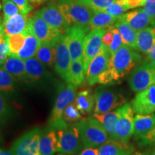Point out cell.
<instances>
[{
	"label": "cell",
	"instance_id": "obj_1",
	"mask_svg": "<svg viewBox=\"0 0 155 155\" xmlns=\"http://www.w3.org/2000/svg\"><path fill=\"white\" fill-rule=\"evenodd\" d=\"M141 61L140 54L124 44L110 58L108 70L114 83L129 74Z\"/></svg>",
	"mask_w": 155,
	"mask_h": 155
},
{
	"label": "cell",
	"instance_id": "obj_2",
	"mask_svg": "<svg viewBox=\"0 0 155 155\" xmlns=\"http://www.w3.org/2000/svg\"><path fill=\"white\" fill-rule=\"evenodd\" d=\"M71 26L88 28L94 10L81 0H58L55 5Z\"/></svg>",
	"mask_w": 155,
	"mask_h": 155
},
{
	"label": "cell",
	"instance_id": "obj_3",
	"mask_svg": "<svg viewBox=\"0 0 155 155\" xmlns=\"http://www.w3.org/2000/svg\"><path fill=\"white\" fill-rule=\"evenodd\" d=\"M76 126L84 147L97 148L109 139L105 129L94 116L81 119Z\"/></svg>",
	"mask_w": 155,
	"mask_h": 155
},
{
	"label": "cell",
	"instance_id": "obj_4",
	"mask_svg": "<svg viewBox=\"0 0 155 155\" xmlns=\"http://www.w3.org/2000/svg\"><path fill=\"white\" fill-rule=\"evenodd\" d=\"M76 90L77 87L71 83H67L65 86L63 85L59 88L49 120V125L56 130L64 129L68 125L63 120V114L65 108L74 102Z\"/></svg>",
	"mask_w": 155,
	"mask_h": 155
},
{
	"label": "cell",
	"instance_id": "obj_5",
	"mask_svg": "<svg viewBox=\"0 0 155 155\" xmlns=\"http://www.w3.org/2000/svg\"><path fill=\"white\" fill-rule=\"evenodd\" d=\"M94 114H104L123 106L127 103L125 96L114 89L99 86L94 91Z\"/></svg>",
	"mask_w": 155,
	"mask_h": 155
},
{
	"label": "cell",
	"instance_id": "obj_6",
	"mask_svg": "<svg viewBox=\"0 0 155 155\" xmlns=\"http://www.w3.org/2000/svg\"><path fill=\"white\" fill-rule=\"evenodd\" d=\"M128 83L136 93L155 85V65L147 59L140 62L130 72Z\"/></svg>",
	"mask_w": 155,
	"mask_h": 155
},
{
	"label": "cell",
	"instance_id": "obj_7",
	"mask_svg": "<svg viewBox=\"0 0 155 155\" xmlns=\"http://www.w3.org/2000/svg\"><path fill=\"white\" fill-rule=\"evenodd\" d=\"M57 152L68 155H75L83 150V143L76 124L68 125L57 130Z\"/></svg>",
	"mask_w": 155,
	"mask_h": 155
},
{
	"label": "cell",
	"instance_id": "obj_8",
	"mask_svg": "<svg viewBox=\"0 0 155 155\" xmlns=\"http://www.w3.org/2000/svg\"><path fill=\"white\" fill-rule=\"evenodd\" d=\"M42 129L35 127L16 139L11 147L15 155H40V139Z\"/></svg>",
	"mask_w": 155,
	"mask_h": 155
},
{
	"label": "cell",
	"instance_id": "obj_9",
	"mask_svg": "<svg viewBox=\"0 0 155 155\" xmlns=\"http://www.w3.org/2000/svg\"><path fill=\"white\" fill-rule=\"evenodd\" d=\"M72 63L71 53L68 45L66 34L61 35L55 45V72L67 83L70 81V73Z\"/></svg>",
	"mask_w": 155,
	"mask_h": 155
},
{
	"label": "cell",
	"instance_id": "obj_10",
	"mask_svg": "<svg viewBox=\"0 0 155 155\" xmlns=\"http://www.w3.org/2000/svg\"><path fill=\"white\" fill-rule=\"evenodd\" d=\"M28 25L41 43H57L63 34L52 28L38 12L28 19Z\"/></svg>",
	"mask_w": 155,
	"mask_h": 155
},
{
	"label": "cell",
	"instance_id": "obj_11",
	"mask_svg": "<svg viewBox=\"0 0 155 155\" xmlns=\"http://www.w3.org/2000/svg\"><path fill=\"white\" fill-rule=\"evenodd\" d=\"M119 119L116 127V140L128 144L133 136L134 112L130 104H124L117 108Z\"/></svg>",
	"mask_w": 155,
	"mask_h": 155
},
{
	"label": "cell",
	"instance_id": "obj_12",
	"mask_svg": "<svg viewBox=\"0 0 155 155\" xmlns=\"http://www.w3.org/2000/svg\"><path fill=\"white\" fill-rule=\"evenodd\" d=\"M110 58L108 48L103 45L99 53L93 58L86 71V78L89 86H94L98 83L100 75L108 69Z\"/></svg>",
	"mask_w": 155,
	"mask_h": 155
},
{
	"label": "cell",
	"instance_id": "obj_13",
	"mask_svg": "<svg viewBox=\"0 0 155 155\" xmlns=\"http://www.w3.org/2000/svg\"><path fill=\"white\" fill-rule=\"evenodd\" d=\"M106 28H98L91 30L86 35L83 47V60L86 71L92 59L99 53L103 46V36Z\"/></svg>",
	"mask_w": 155,
	"mask_h": 155
},
{
	"label": "cell",
	"instance_id": "obj_14",
	"mask_svg": "<svg viewBox=\"0 0 155 155\" xmlns=\"http://www.w3.org/2000/svg\"><path fill=\"white\" fill-rule=\"evenodd\" d=\"M88 31V28L73 25L65 32L72 61L83 58L85 38Z\"/></svg>",
	"mask_w": 155,
	"mask_h": 155
},
{
	"label": "cell",
	"instance_id": "obj_15",
	"mask_svg": "<svg viewBox=\"0 0 155 155\" xmlns=\"http://www.w3.org/2000/svg\"><path fill=\"white\" fill-rule=\"evenodd\" d=\"M137 114H151L155 112V85L141 91L131 103Z\"/></svg>",
	"mask_w": 155,
	"mask_h": 155
},
{
	"label": "cell",
	"instance_id": "obj_16",
	"mask_svg": "<svg viewBox=\"0 0 155 155\" xmlns=\"http://www.w3.org/2000/svg\"><path fill=\"white\" fill-rule=\"evenodd\" d=\"M37 12L49 26L61 32L62 34L65 33L68 29L70 28L68 23L64 18L63 15L56 5H48L37 11Z\"/></svg>",
	"mask_w": 155,
	"mask_h": 155
},
{
	"label": "cell",
	"instance_id": "obj_17",
	"mask_svg": "<svg viewBox=\"0 0 155 155\" xmlns=\"http://www.w3.org/2000/svg\"><path fill=\"white\" fill-rule=\"evenodd\" d=\"M155 127V114H137L134 118V138L141 140Z\"/></svg>",
	"mask_w": 155,
	"mask_h": 155
},
{
	"label": "cell",
	"instance_id": "obj_18",
	"mask_svg": "<svg viewBox=\"0 0 155 155\" xmlns=\"http://www.w3.org/2000/svg\"><path fill=\"white\" fill-rule=\"evenodd\" d=\"M2 66L17 81L28 83L24 60L16 55H9Z\"/></svg>",
	"mask_w": 155,
	"mask_h": 155
},
{
	"label": "cell",
	"instance_id": "obj_19",
	"mask_svg": "<svg viewBox=\"0 0 155 155\" xmlns=\"http://www.w3.org/2000/svg\"><path fill=\"white\" fill-rule=\"evenodd\" d=\"M119 19L127 22L136 32H139L151 25V19L144 9L124 13L119 16Z\"/></svg>",
	"mask_w": 155,
	"mask_h": 155
},
{
	"label": "cell",
	"instance_id": "obj_20",
	"mask_svg": "<svg viewBox=\"0 0 155 155\" xmlns=\"http://www.w3.org/2000/svg\"><path fill=\"white\" fill-rule=\"evenodd\" d=\"M57 144L56 129L50 125L42 129L40 139V154L54 155L57 152Z\"/></svg>",
	"mask_w": 155,
	"mask_h": 155
},
{
	"label": "cell",
	"instance_id": "obj_21",
	"mask_svg": "<svg viewBox=\"0 0 155 155\" xmlns=\"http://www.w3.org/2000/svg\"><path fill=\"white\" fill-rule=\"evenodd\" d=\"M98 155H131L134 148L129 143L121 142L115 139H108L98 147Z\"/></svg>",
	"mask_w": 155,
	"mask_h": 155
},
{
	"label": "cell",
	"instance_id": "obj_22",
	"mask_svg": "<svg viewBox=\"0 0 155 155\" xmlns=\"http://www.w3.org/2000/svg\"><path fill=\"white\" fill-rule=\"evenodd\" d=\"M28 83L38 82L50 76L46 66L35 57L25 61Z\"/></svg>",
	"mask_w": 155,
	"mask_h": 155
},
{
	"label": "cell",
	"instance_id": "obj_23",
	"mask_svg": "<svg viewBox=\"0 0 155 155\" xmlns=\"http://www.w3.org/2000/svg\"><path fill=\"white\" fill-rule=\"evenodd\" d=\"M28 16L18 13L7 19H3V28L6 36L19 34L24 32L28 26Z\"/></svg>",
	"mask_w": 155,
	"mask_h": 155
},
{
	"label": "cell",
	"instance_id": "obj_24",
	"mask_svg": "<svg viewBox=\"0 0 155 155\" xmlns=\"http://www.w3.org/2000/svg\"><path fill=\"white\" fill-rule=\"evenodd\" d=\"M40 45H41V42L34 35V34L32 33L30 28L28 25L26 29V37H25L24 45L16 56L20 58L24 61L30 58L35 57Z\"/></svg>",
	"mask_w": 155,
	"mask_h": 155
},
{
	"label": "cell",
	"instance_id": "obj_25",
	"mask_svg": "<svg viewBox=\"0 0 155 155\" xmlns=\"http://www.w3.org/2000/svg\"><path fill=\"white\" fill-rule=\"evenodd\" d=\"M17 92V81L0 65V93L9 100L15 98Z\"/></svg>",
	"mask_w": 155,
	"mask_h": 155
},
{
	"label": "cell",
	"instance_id": "obj_26",
	"mask_svg": "<svg viewBox=\"0 0 155 155\" xmlns=\"http://www.w3.org/2000/svg\"><path fill=\"white\" fill-rule=\"evenodd\" d=\"M94 118L101 124L107 132L109 139L116 140V127L119 119V112L117 109L114 111H108L104 114H94Z\"/></svg>",
	"mask_w": 155,
	"mask_h": 155
},
{
	"label": "cell",
	"instance_id": "obj_27",
	"mask_svg": "<svg viewBox=\"0 0 155 155\" xmlns=\"http://www.w3.org/2000/svg\"><path fill=\"white\" fill-rule=\"evenodd\" d=\"M154 45H155V33L152 27H148L137 32V50L147 55Z\"/></svg>",
	"mask_w": 155,
	"mask_h": 155
},
{
	"label": "cell",
	"instance_id": "obj_28",
	"mask_svg": "<svg viewBox=\"0 0 155 155\" xmlns=\"http://www.w3.org/2000/svg\"><path fill=\"white\" fill-rule=\"evenodd\" d=\"M114 26L119 30L122 40H123V43L134 50H137V32H136L132 28H131L127 22L120 19H118Z\"/></svg>",
	"mask_w": 155,
	"mask_h": 155
},
{
	"label": "cell",
	"instance_id": "obj_29",
	"mask_svg": "<svg viewBox=\"0 0 155 155\" xmlns=\"http://www.w3.org/2000/svg\"><path fill=\"white\" fill-rule=\"evenodd\" d=\"M119 17L112 16L104 11H95L91 22L88 25V30L94 29L106 28L111 25H115Z\"/></svg>",
	"mask_w": 155,
	"mask_h": 155
},
{
	"label": "cell",
	"instance_id": "obj_30",
	"mask_svg": "<svg viewBox=\"0 0 155 155\" xmlns=\"http://www.w3.org/2000/svg\"><path fill=\"white\" fill-rule=\"evenodd\" d=\"M73 103L81 113L84 115L90 114L94 111L95 106L94 96L90 91L83 90L78 93Z\"/></svg>",
	"mask_w": 155,
	"mask_h": 155
},
{
	"label": "cell",
	"instance_id": "obj_31",
	"mask_svg": "<svg viewBox=\"0 0 155 155\" xmlns=\"http://www.w3.org/2000/svg\"><path fill=\"white\" fill-rule=\"evenodd\" d=\"M55 45L41 43L35 57L46 67L53 68L55 63Z\"/></svg>",
	"mask_w": 155,
	"mask_h": 155
},
{
	"label": "cell",
	"instance_id": "obj_32",
	"mask_svg": "<svg viewBox=\"0 0 155 155\" xmlns=\"http://www.w3.org/2000/svg\"><path fill=\"white\" fill-rule=\"evenodd\" d=\"M86 75V71L83 58L73 61L71 63L68 83H71L76 87L80 86L85 82Z\"/></svg>",
	"mask_w": 155,
	"mask_h": 155
},
{
	"label": "cell",
	"instance_id": "obj_33",
	"mask_svg": "<svg viewBox=\"0 0 155 155\" xmlns=\"http://www.w3.org/2000/svg\"><path fill=\"white\" fill-rule=\"evenodd\" d=\"M25 37H26V30L22 33L13 35L7 36V40L9 45L10 55H17L24 45Z\"/></svg>",
	"mask_w": 155,
	"mask_h": 155
},
{
	"label": "cell",
	"instance_id": "obj_34",
	"mask_svg": "<svg viewBox=\"0 0 155 155\" xmlns=\"http://www.w3.org/2000/svg\"><path fill=\"white\" fill-rule=\"evenodd\" d=\"M13 116V111L8 99L0 93V125H5Z\"/></svg>",
	"mask_w": 155,
	"mask_h": 155
},
{
	"label": "cell",
	"instance_id": "obj_35",
	"mask_svg": "<svg viewBox=\"0 0 155 155\" xmlns=\"http://www.w3.org/2000/svg\"><path fill=\"white\" fill-rule=\"evenodd\" d=\"M80 111L78 109L74 103H71L64 110L63 118L67 124H72L73 122L80 121L82 119V115Z\"/></svg>",
	"mask_w": 155,
	"mask_h": 155
},
{
	"label": "cell",
	"instance_id": "obj_36",
	"mask_svg": "<svg viewBox=\"0 0 155 155\" xmlns=\"http://www.w3.org/2000/svg\"><path fill=\"white\" fill-rule=\"evenodd\" d=\"M129 10L127 6L121 0H116L109 7L104 9V12L108 13L112 16L119 17L124 13V12Z\"/></svg>",
	"mask_w": 155,
	"mask_h": 155
},
{
	"label": "cell",
	"instance_id": "obj_37",
	"mask_svg": "<svg viewBox=\"0 0 155 155\" xmlns=\"http://www.w3.org/2000/svg\"><path fill=\"white\" fill-rule=\"evenodd\" d=\"M112 32H113V40L110 46L108 48V53L111 57L124 45L121 35L114 25L112 26Z\"/></svg>",
	"mask_w": 155,
	"mask_h": 155
},
{
	"label": "cell",
	"instance_id": "obj_38",
	"mask_svg": "<svg viewBox=\"0 0 155 155\" xmlns=\"http://www.w3.org/2000/svg\"><path fill=\"white\" fill-rule=\"evenodd\" d=\"M2 8L4 19L9 18L18 13H21L19 7L10 0H2Z\"/></svg>",
	"mask_w": 155,
	"mask_h": 155
},
{
	"label": "cell",
	"instance_id": "obj_39",
	"mask_svg": "<svg viewBox=\"0 0 155 155\" xmlns=\"http://www.w3.org/2000/svg\"><path fill=\"white\" fill-rule=\"evenodd\" d=\"M116 0H83V2L90 6L95 11H104Z\"/></svg>",
	"mask_w": 155,
	"mask_h": 155
},
{
	"label": "cell",
	"instance_id": "obj_40",
	"mask_svg": "<svg viewBox=\"0 0 155 155\" xmlns=\"http://www.w3.org/2000/svg\"><path fill=\"white\" fill-rule=\"evenodd\" d=\"M10 1L13 2L19 7L22 14L27 15V16L33 9V7L30 4V0H10Z\"/></svg>",
	"mask_w": 155,
	"mask_h": 155
},
{
	"label": "cell",
	"instance_id": "obj_41",
	"mask_svg": "<svg viewBox=\"0 0 155 155\" xmlns=\"http://www.w3.org/2000/svg\"><path fill=\"white\" fill-rule=\"evenodd\" d=\"M137 142L140 147L155 146V127L152 130H151L145 137Z\"/></svg>",
	"mask_w": 155,
	"mask_h": 155
},
{
	"label": "cell",
	"instance_id": "obj_42",
	"mask_svg": "<svg viewBox=\"0 0 155 155\" xmlns=\"http://www.w3.org/2000/svg\"><path fill=\"white\" fill-rule=\"evenodd\" d=\"M10 55L9 45L7 40L0 43V65L5 63L7 58Z\"/></svg>",
	"mask_w": 155,
	"mask_h": 155
},
{
	"label": "cell",
	"instance_id": "obj_43",
	"mask_svg": "<svg viewBox=\"0 0 155 155\" xmlns=\"http://www.w3.org/2000/svg\"><path fill=\"white\" fill-rule=\"evenodd\" d=\"M143 9L150 19H152L155 15V0H146Z\"/></svg>",
	"mask_w": 155,
	"mask_h": 155
},
{
	"label": "cell",
	"instance_id": "obj_44",
	"mask_svg": "<svg viewBox=\"0 0 155 155\" xmlns=\"http://www.w3.org/2000/svg\"><path fill=\"white\" fill-rule=\"evenodd\" d=\"M112 26L108 27L106 28V32L103 36V44L106 46V48H108L111 45L112 40H113V32H112Z\"/></svg>",
	"mask_w": 155,
	"mask_h": 155
},
{
	"label": "cell",
	"instance_id": "obj_45",
	"mask_svg": "<svg viewBox=\"0 0 155 155\" xmlns=\"http://www.w3.org/2000/svg\"><path fill=\"white\" fill-rule=\"evenodd\" d=\"M121 1L127 6L128 9H130L144 6L146 0H121Z\"/></svg>",
	"mask_w": 155,
	"mask_h": 155
},
{
	"label": "cell",
	"instance_id": "obj_46",
	"mask_svg": "<svg viewBox=\"0 0 155 155\" xmlns=\"http://www.w3.org/2000/svg\"><path fill=\"white\" fill-rule=\"evenodd\" d=\"M78 155H98V150L94 147H84Z\"/></svg>",
	"mask_w": 155,
	"mask_h": 155
},
{
	"label": "cell",
	"instance_id": "obj_47",
	"mask_svg": "<svg viewBox=\"0 0 155 155\" xmlns=\"http://www.w3.org/2000/svg\"><path fill=\"white\" fill-rule=\"evenodd\" d=\"M147 60L155 65V45L153 46V48L147 54Z\"/></svg>",
	"mask_w": 155,
	"mask_h": 155
},
{
	"label": "cell",
	"instance_id": "obj_48",
	"mask_svg": "<svg viewBox=\"0 0 155 155\" xmlns=\"http://www.w3.org/2000/svg\"><path fill=\"white\" fill-rule=\"evenodd\" d=\"M0 155H15L11 150H6L0 148Z\"/></svg>",
	"mask_w": 155,
	"mask_h": 155
},
{
	"label": "cell",
	"instance_id": "obj_49",
	"mask_svg": "<svg viewBox=\"0 0 155 155\" xmlns=\"http://www.w3.org/2000/svg\"><path fill=\"white\" fill-rule=\"evenodd\" d=\"M45 1L46 0H30V3H32L34 5H40L44 3Z\"/></svg>",
	"mask_w": 155,
	"mask_h": 155
},
{
	"label": "cell",
	"instance_id": "obj_50",
	"mask_svg": "<svg viewBox=\"0 0 155 155\" xmlns=\"http://www.w3.org/2000/svg\"><path fill=\"white\" fill-rule=\"evenodd\" d=\"M147 155H155V146H154V147H153L152 150L147 152Z\"/></svg>",
	"mask_w": 155,
	"mask_h": 155
},
{
	"label": "cell",
	"instance_id": "obj_51",
	"mask_svg": "<svg viewBox=\"0 0 155 155\" xmlns=\"http://www.w3.org/2000/svg\"><path fill=\"white\" fill-rule=\"evenodd\" d=\"M131 155H147V153L146 152H134Z\"/></svg>",
	"mask_w": 155,
	"mask_h": 155
},
{
	"label": "cell",
	"instance_id": "obj_52",
	"mask_svg": "<svg viewBox=\"0 0 155 155\" xmlns=\"http://www.w3.org/2000/svg\"><path fill=\"white\" fill-rule=\"evenodd\" d=\"M151 26L155 28V15L154 16V17L151 19Z\"/></svg>",
	"mask_w": 155,
	"mask_h": 155
},
{
	"label": "cell",
	"instance_id": "obj_53",
	"mask_svg": "<svg viewBox=\"0 0 155 155\" xmlns=\"http://www.w3.org/2000/svg\"><path fill=\"white\" fill-rule=\"evenodd\" d=\"M3 16H2L1 15H0V26H1L2 25V22H3Z\"/></svg>",
	"mask_w": 155,
	"mask_h": 155
},
{
	"label": "cell",
	"instance_id": "obj_54",
	"mask_svg": "<svg viewBox=\"0 0 155 155\" xmlns=\"http://www.w3.org/2000/svg\"><path fill=\"white\" fill-rule=\"evenodd\" d=\"M3 141H4V139L2 138V136L1 132H0V144H2V143L3 142Z\"/></svg>",
	"mask_w": 155,
	"mask_h": 155
},
{
	"label": "cell",
	"instance_id": "obj_55",
	"mask_svg": "<svg viewBox=\"0 0 155 155\" xmlns=\"http://www.w3.org/2000/svg\"><path fill=\"white\" fill-rule=\"evenodd\" d=\"M152 28H153V30H154V33H155V28H154V27H152Z\"/></svg>",
	"mask_w": 155,
	"mask_h": 155
},
{
	"label": "cell",
	"instance_id": "obj_56",
	"mask_svg": "<svg viewBox=\"0 0 155 155\" xmlns=\"http://www.w3.org/2000/svg\"><path fill=\"white\" fill-rule=\"evenodd\" d=\"M58 155H65V154H58Z\"/></svg>",
	"mask_w": 155,
	"mask_h": 155
},
{
	"label": "cell",
	"instance_id": "obj_57",
	"mask_svg": "<svg viewBox=\"0 0 155 155\" xmlns=\"http://www.w3.org/2000/svg\"><path fill=\"white\" fill-rule=\"evenodd\" d=\"M81 1H83V0H81Z\"/></svg>",
	"mask_w": 155,
	"mask_h": 155
}]
</instances>
